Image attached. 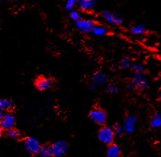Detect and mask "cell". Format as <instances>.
Returning a JSON list of instances; mask_svg holds the SVG:
<instances>
[{
    "instance_id": "1",
    "label": "cell",
    "mask_w": 161,
    "mask_h": 157,
    "mask_svg": "<svg viewBox=\"0 0 161 157\" xmlns=\"http://www.w3.org/2000/svg\"><path fill=\"white\" fill-rule=\"evenodd\" d=\"M115 135L114 130L112 128L110 127H103L98 132L97 138L103 143L110 146L112 144L115 138Z\"/></svg>"
},
{
    "instance_id": "2",
    "label": "cell",
    "mask_w": 161,
    "mask_h": 157,
    "mask_svg": "<svg viewBox=\"0 0 161 157\" xmlns=\"http://www.w3.org/2000/svg\"><path fill=\"white\" fill-rule=\"evenodd\" d=\"M24 146L28 153L32 155L39 153L42 147L39 141L33 137H27L24 140Z\"/></svg>"
},
{
    "instance_id": "3",
    "label": "cell",
    "mask_w": 161,
    "mask_h": 157,
    "mask_svg": "<svg viewBox=\"0 0 161 157\" xmlns=\"http://www.w3.org/2000/svg\"><path fill=\"white\" fill-rule=\"evenodd\" d=\"M89 118L98 125H103L107 120V116L105 111L100 109H94L90 111L89 115Z\"/></svg>"
},
{
    "instance_id": "4",
    "label": "cell",
    "mask_w": 161,
    "mask_h": 157,
    "mask_svg": "<svg viewBox=\"0 0 161 157\" xmlns=\"http://www.w3.org/2000/svg\"><path fill=\"white\" fill-rule=\"evenodd\" d=\"M101 16L111 24L119 25L123 23V19L118 14L114 13L109 10H105L101 13Z\"/></svg>"
},
{
    "instance_id": "5",
    "label": "cell",
    "mask_w": 161,
    "mask_h": 157,
    "mask_svg": "<svg viewBox=\"0 0 161 157\" xmlns=\"http://www.w3.org/2000/svg\"><path fill=\"white\" fill-rule=\"evenodd\" d=\"M95 23L92 20H86V19H80V20L75 22V26L81 30L82 32L89 33L92 32Z\"/></svg>"
},
{
    "instance_id": "6",
    "label": "cell",
    "mask_w": 161,
    "mask_h": 157,
    "mask_svg": "<svg viewBox=\"0 0 161 157\" xmlns=\"http://www.w3.org/2000/svg\"><path fill=\"white\" fill-rule=\"evenodd\" d=\"M52 146L53 155L58 157L65 155L68 150V144L63 141H58L54 143Z\"/></svg>"
},
{
    "instance_id": "7",
    "label": "cell",
    "mask_w": 161,
    "mask_h": 157,
    "mask_svg": "<svg viewBox=\"0 0 161 157\" xmlns=\"http://www.w3.org/2000/svg\"><path fill=\"white\" fill-rule=\"evenodd\" d=\"M15 123V117L11 113H4L3 117L1 119V126L4 130H9L13 128Z\"/></svg>"
},
{
    "instance_id": "8",
    "label": "cell",
    "mask_w": 161,
    "mask_h": 157,
    "mask_svg": "<svg viewBox=\"0 0 161 157\" xmlns=\"http://www.w3.org/2000/svg\"><path fill=\"white\" fill-rule=\"evenodd\" d=\"M132 83L135 87L139 89H144L147 86V79L142 73H135L132 77Z\"/></svg>"
},
{
    "instance_id": "9",
    "label": "cell",
    "mask_w": 161,
    "mask_h": 157,
    "mask_svg": "<svg viewBox=\"0 0 161 157\" xmlns=\"http://www.w3.org/2000/svg\"><path fill=\"white\" fill-rule=\"evenodd\" d=\"M36 88L39 91H44L53 85V80L50 78L46 77H40L35 82Z\"/></svg>"
},
{
    "instance_id": "10",
    "label": "cell",
    "mask_w": 161,
    "mask_h": 157,
    "mask_svg": "<svg viewBox=\"0 0 161 157\" xmlns=\"http://www.w3.org/2000/svg\"><path fill=\"white\" fill-rule=\"evenodd\" d=\"M136 122V118L134 116H127L125 117L124 122V128L125 132L131 133L135 130V124Z\"/></svg>"
},
{
    "instance_id": "11",
    "label": "cell",
    "mask_w": 161,
    "mask_h": 157,
    "mask_svg": "<svg viewBox=\"0 0 161 157\" xmlns=\"http://www.w3.org/2000/svg\"><path fill=\"white\" fill-rule=\"evenodd\" d=\"M108 81V76L105 73L97 72L92 76V82L96 85H102Z\"/></svg>"
},
{
    "instance_id": "12",
    "label": "cell",
    "mask_w": 161,
    "mask_h": 157,
    "mask_svg": "<svg viewBox=\"0 0 161 157\" xmlns=\"http://www.w3.org/2000/svg\"><path fill=\"white\" fill-rule=\"evenodd\" d=\"M78 4L81 10L89 11L95 7L96 2L94 0H80L78 2Z\"/></svg>"
},
{
    "instance_id": "13",
    "label": "cell",
    "mask_w": 161,
    "mask_h": 157,
    "mask_svg": "<svg viewBox=\"0 0 161 157\" xmlns=\"http://www.w3.org/2000/svg\"><path fill=\"white\" fill-rule=\"evenodd\" d=\"M106 154L108 157H119L120 155V148L117 144H111L108 146Z\"/></svg>"
},
{
    "instance_id": "14",
    "label": "cell",
    "mask_w": 161,
    "mask_h": 157,
    "mask_svg": "<svg viewBox=\"0 0 161 157\" xmlns=\"http://www.w3.org/2000/svg\"><path fill=\"white\" fill-rule=\"evenodd\" d=\"M38 154L40 157H52L54 156L52 146H47V145L42 146Z\"/></svg>"
},
{
    "instance_id": "15",
    "label": "cell",
    "mask_w": 161,
    "mask_h": 157,
    "mask_svg": "<svg viewBox=\"0 0 161 157\" xmlns=\"http://www.w3.org/2000/svg\"><path fill=\"white\" fill-rule=\"evenodd\" d=\"M14 106V103L9 99H2L0 100V108L2 110H9Z\"/></svg>"
},
{
    "instance_id": "16",
    "label": "cell",
    "mask_w": 161,
    "mask_h": 157,
    "mask_svg": "<svg viewBox=\"0 0 161 157\" xmlns=\"http://www.w3.org/2000/svg\"><path fill=\"white\" fill-rule=\"evenodd\" d=\"M150 126L153 128L161 127V114L156 113L150 119Z\"/></svg>"
},
{
    "instance_id": "17",
    "label": "cell",
    "mask_w": 161,
    "mask_h": 157,
    "mask_svg": "<svg viewBox=\"0 0 161 157\" xmlns=\"http://www.w3.org/2000/svg\"><path fill=\"white\" fill-rule=\"evenodd\" d=\"M146 30V27L144 25H137L133 26L131 29H130V32L135 35H139L142 34Z\"/></svg>"
},
{
    "instance_id": "18",
    "label": "cell",
    "mask_w": 161,
    "mask_h": 157,
    "mask_svg": "<svg viewBox=\"0 0 161 157\" xmlns=\"http://www.w3.org/2000/svg\"><path fill=\"white\" fill-rule=\"evenodd\" d=\"M6 133L7 135H8L9 138H11L19 140L21 138V134L20 132H19L18 130L15 129V128H11V129L8 130Z\"/></svg>"
},
{
    "instance_id": "19",
    "label": "cell",
    "mask_w": 161,
    "mask_h": 157,
    "mask_svg": "<svg viewBox=\"0 0 161 157\" xmlns=\"http://www.w3.org/2000/svg\"><path fill=\"white\" fill-rule=\"evenodd\" d=\"M107 32H108L107 28L104 27V26H101V25H95L94 26L93 30H92V33L96 35H105L106 33H107Z\"/></svg>"
},
{
    "instance_id": "20",
    "label": "cell",
    "mask_w": 161,
    "mask_h": 157,
    "mask_svg": "<svg viewBox=\"0 0 161 157\" xmlns=\"http://www.w3.org/2000/svg\"><path fill=\"white\" fill-rule=\"evenodd\" d=\"M113 130H114V133L115 135H118V136H121L124 134L125 130H124V126L120 125H115L114 126V128H113Z\"/></svg>"
},
{
    "instance_id": "21",
    "label": "cell",
    "mask_w": 161,
    "mask_h": 157,
    "mask_svg": "<svg viewBox=\"0 0 161 157\" xmlns=\"http://www.w3.org/2000/svg\"><path fill=\"white\" fill-rule=\"evenodd\" d=\"M70 18L72 19L73 20H75V21H79L80 20V15L79 12L76 11V10H74V9H73V10L70 11Z\"/></svg>"
},
{
    "instance_id": "22",
    "label": "cell",
    "mask_w": 161,
    "mask_h": 157,
    "mask_svg": "<svg viewBox=\"0 0 161 157\" xmlns=\"http://www.w3.org/2000/svg\"><path fill=\"white\" fill-rule=\"evenodd\" d=\"M131 68H132V70L134 71L135 73H142L144 70L143 66L140 65V64H137V63L133 64V65H131Z\"/></svg>"
},
{
    "instance_id": "23",
    "label": "cell",
    "mask_w": 161,
    "mask_h": 157,
    "mask_svg": "<svg viewBox=\"0 0 161 157\" xmlns=\"http://www.w3.org/2000/svg\"><path fill=\"white\" fill-rule=\"evenodd\" d=\"M120 65L121 68H129V67L131 65V60H130V59L128 57H125L122 59L121 62H120Z\"/></svg>"
},
{
    "instance_id": "24",
    "label": "cell",
    "mask_w": 161,
    "mask_h": 157,
    "mask_svg": "<svg viewBox=\"0 0 161 157\" xmlns=\"http://www.w3.org/2000/svg\"><path fill=\"white\" fill-rule=\"evenodd\" d=\"M76 3V1L75 0H68V1L65 3V8L68 10H73V8H74Z\"/></svg>"
},
{
    "instance_id": "25",
    "label": "cell",
    "mask_w": 161,
    "mask_h": 157,
    "mask_svg": "<svg viewBox=\"0 0 161 157\" xmlns=\"http://www.w3.org/2000/svg\"><path fill=\"white\" fill-rule=\"evenodd\" d=\"M117 90V86L115 84H113V83H110V84L108 85V91L109 93H110V94L116 93Z\"/></svg>"
},
{
    "instance_id": "26",
    "label": "cell",
    "mask_w": 161,
    "mask_h": 157,
    "mask_svg": "<svg viewBox=\"0 0 161 157\" xmlns=\"http://www.w3.org/2000/svg\"><path fill=\"white\" fill-rule=\"evenodd\" d=\"M127 88H128V89L129 90V91H133V90H134V89H135V88H136V87L134 86V85L133 84V83H131V84L128 85Z\"/></svg>"
},
{
    "instance_id": "27",
    "label": "cell",
    "mask_w": 161,
    "mask_h": 157,
    "mask_svg": "<svg viewBox=\"0 0 161 157\" xmlns=\"http://www.w3.org/2000/svg\"><path fill=\"white\" fill-rule=\"evenodd\" d=\"M89 89L91 90V91H94V90L96 89V85L94 84V83H92V84L89 86Z\"/></svg>"
},
{
    "instance_id": "28",
    "label": "cell",
    "mask_w": 161,
    "mask_h": 157,
    "mask_svg": "<svg viewBox=\"0 0 161 157\" xmlns=\"http://www.w3.org/2000/svg\"><path fill=\"white\" fill-rule=\"evenodd\" d=\"M4 115V111H3V110H2V109H1V111H0V119H2V117H3Z\"/></svg>"
},
{
    "instance_id": "29",
    "label": "cell",
    "mask_w": 161,
    "mask_h": 157,
    "mask_svg": "<svg viewBox=\"0 0 161 157\" xmlns=\"http://www.w3.org/2000/svg\"><path fill=\"white\" fill-rule=\"evenodd\" d=\"M159 97H160V99H161V89H160V91H159Z\"/></svg>"
}]
</instances>
